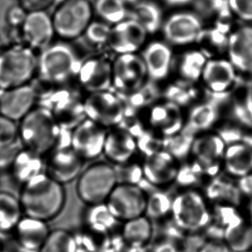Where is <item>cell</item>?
Instances as JSON below:
<instances>
[{"mask_svg": "<svg viewBox=\"0 0 252 252\" xmlns=\"http://www.w3.org/2000/svg\"><path fill=\"white\" fill-rule=\"evenodd\" d=\"M20 122L19 141L23 148L45 157L56 149L71 146V130L62 127L46 107H34Z\"/></svg>", "mask_w": 252, "mask_h": 252, "instance_id": "1", "label": "cell"}, {"mask_svg": "<svg viewBox=\"0 0 252 252\" xmlns=\"http://www.w3.org/2000/svg\"><path fill=\"white\" fill-rule=\"evenodd\" d=\"M18 197L25 215L49 222L63 212L66 191L64 185L42 172L22 185Z\"/></svg>", "mask_w": 252, "mask_h": 252, "instance_id": "2", "label": "cell"}, {"mask_svg": "<svg viewBox=\"0 0 252 252\" xmlns=\"http://www.w3.org/2000/svg\"><path fill=\"white\" fill-rule=\"evenodd\" d=\"M118 184L114 165L109 162L93 163L76 179V191L85 205L105 203Z\"/></svg>", "mask_w": 252, "mask_h": 252, "instance_id": "3", "label": "cell"}, {"mask_svg": "<svg viewBox=\"0 0 252 252\" xmlns=\"http://www.w3.org/2000/svg\"><path fill=\"white\" fill-rule=\"evenodd\" d=\"M37 65L34 51L29 47H14L0 53V90L30 83Z\"/></svg>", "mask_w": 252, "mask_h": 252, "instance_id": "4", "label": "cell"}, {"mask_svg": "<svg viewBox=\"0 0 252 252\" xmlns=\"http://www.w3.org/2000/svg\"><path fill=\"white\" fill-rule=\"evenodd\" d=\"M81 62L73 50L63 43L47 47L38 60L41 80L50 85H61L77 75Z\"/></svg>", "mask_w": 252, "mask_h": 252, "instance_id": "5", "label": "cell"}, {"mask_svg": "<svg viewBox=\"0 0 252 252\" xmlns=\"http://www.w3.org/2000/svg\"><path fill=\"white\" fill-rule=\"evenodd\" d=\"M39 100L40 106L48 109L64 129L72 130L87 119L85 98L74 90L67 88L51 90Z\"/></svg>", "mask_w": 252, "mask_h": 252, "instance_id": "6", "label": "cell"}, {"mask_svg": "<svg viewBox=\"0 0 252 252\" xmlns=\"http://www.w3.org/2000/svg\"><path fill=\"white\" fill-rule=\"evenodd\" d=\"M171 214L175 224L185 231H197L211 220L204 196L192 189L183 190L172 199Z\"/></svg>", "mask_w": 252, "mask_h": 252, "instance_id": "7", "label": "cell"}, {"mask_svg": "<svg viewBox=\"0 0 252 252\" xmlns=\"http://www.w3.org/2000/svg\"><path fill=\"white\" fill-rule=\"evenodd\" d=\"M94 7L89 0H65L60 2L52 18L55 34L75 39L85 33L92 22Z\"/></svg>", "mask_w": 252, "mask_h": 252, "instance_id": "8", "label": "cell"}, {"mask_svg": "<svg viewBox=\"0 0 252 252\" xmlns=\"http://www.w3.org/2000/svg\"><path fill=\"white\" fill-rule=\"evenodd\" d=\"M85 110L87 119L108 130L121 125L125 107L115 91L107 90L88 94L85 98Z\"/></svg>", "mask_w": 252, "mask_h": 252, "instance_id": "9", "label": "cell"}, {"mask_svg": "<svg viewBox=\"0 0 252 252\" xmlns=\"http://www.w3.org/2000/svg\"><path fill=\"white\" fill-rule=\"evenodd\" d=\"M147 196L140 185L118 184L105 203L116 220L123 222L145 215Z\"/></svg>", "mask_w": 252, "mask_h": 252, "instance_id": "10", "label": "cell"}, {"mask_svg": "<svg viewBox=\"0 0 252 252\" xmlns=\"http://www.w3.org/2000/svg\"><path fill=\"white\" fill-rule=\"evenodd\" d=\"M147 69L142 57L138 54H119L113 61L112 91L126 94L145 83Z\"/></svg>", "mask_w": 252, "mask_h": 252, "instance_id": "11", "label": "cell"}, {"mask_svg": "<svg viewBox=\"0 0 252 252\" xmlns=\"http://www.w3.org/2000/svg\"><path fill=\"white\" fill-rule=\"evenodd\" d=\"M76 76L88 94L112 90L113 61L104 55L93 56L81 62Z\"/></svg>", "mask_w": 252, "mask_h": 252, "instance_id": "12", "label": "cell"}, {"mask_svg": "<svg viewBox=\"0 0 252 252\" xmlns=\"http://www.w3.org/2000/svg\"><path fill=\"white\" fill-rule=\"evenodd\" d=\"M107 129L85 119L71 130V147L84 160L103 154Z\"/></svg>", "mask_w": 252, "mask_h": 252, "instance_id": "13", "label": "cell"}, {"mask_svg": "<svg viewBox=\"0 0 252 252\" xmlns=\"http://www.w3.org/2000/svg\"><path fill=\"white\" fill-rule=\"evenodd\" d=\"M45 173L62 185L76 180L83 170L85 160L70 147L56 149L48 155Z\"/></svg>", "mask_w": 252, "mask_h": 252, "instance_id": "14", "label": "cell"}, {"mask_svg": "<svg viewBox=\"0 0 252 252\" xmlns=\"http://www.w3.org/2000/svg\"><path fill=\"white\" fill-rule=\"evenodd\" d=\"M38 100L37 89L31 83L2 91L0 114L14 122H20L34 108Z\"/></svg>", "mask_w": 252, "mask_h": 252, "instance_id": "15", "label": "cell"}, {"mask_svg": "<svg viewBox=\"0 0 252 252\" xmlns=\"http://www.w3.org/2000/svg\"><path fill=\"white\" fill-rule=\"evenodd\" d=\"M177 160L164 150L147 156L141 163L144 181L154 188L170 185L178 177L180 166Z\"/></svg>", "mask_w": 252, "mask_h": 252, "instance_id": "16", "label": "cell"}, {"mask_svg": "<svg viewBox=\"0 0 252 252\" xmlns=\"http://www.w3.org/2000/svg\"><path fill=\"white\" fill-rule=\"evenodd\" d=\"M147 32L133 19H125L112 26L107 45L119 54H135L144 45Z\"/></svg>", "mask_w": 252, "mask_h": 252, "instance_id": "17", "label": "cell"}, {"mask_svg": "<svg viewBox=\"0 0 252 252\" xmlns=\"http://www.w3.org/2000/svg\"><path fill=\"white\" fill-rule=\"evenodd\" d=\"M20 27L26 46L33 51L46 48L55 34L52 18L46 11L28 12Z\"/></svg>", "mask_w": 252, "mask_h": 252, "instance_id": "18", "label": "cell"}, {"mask_svg": "<svg viewBox=\"0 0 252 252\" xmlns=\"http://www.w3.org/2000/svg\"><path fill=\"white\" fill-rule=\"evenodd\" d=\"M138 151L136 138L127 130L117 126L108 129L103 154L109 163L116 166L133 159Z\"/></svg>", "mask_w": 252, "mask_h": 252, "instance_id": "19", "label": "cell"}, {"mask_svg": "<svg viewBox=\"0 0 252 252\" xmlns=\"http://www.w3.org/2000/svg\"><path fill=\"white\" fill-rule=\"evenodd\" d=\"M225 147V141L220 135H206L194 140L191 152L205 175L218 173Z\"/></svg>", "mask_w": 252, "mask_h": 252, "instance_id": "20", "label": "cell"}, {"mask_svg": "<svg viewBox=\"0 0 252 252\" xmlns=\"http://www.w3.org/2000/svg\"><path fill=\"white\" fill-rule=\"evenodd\" d=\"M163 32L169 42L176 45H185L199 39L202 34V25L194 14L180 13L167 20Z\"/></svg>", "mask_w": 252, "mask_h": 252, "instance_id": "21", "label": "cell"}, {"mask_svg": "<svg viewBox=\"0 0 252 252\" xmlns=\"http://www.w3.org/2000/svg\"><path fill=\"white\" fill-rule=\"evenodd\" d=\"M221 166L231 178L244 179L252 176V146L249 143H231L225 147Z\"/></svg>", "mask_w": 252, "mask_h": 252, "instance_id": "22", "label": "cell"}, {"mask_svg": "<svg viewBox=\"0 0 252 252\" xmlns=\"http://www.w3.org/2000/svg\"><path fill=\"white\" fill-rule=\"evenodd\" d=\"M51 231L47 221L24 215L12 232L23 250L39 251Z\"/></svg>", "mask_w": 252, "mask_h": 252, "instance_id": "23", "label": "cell"}, {"mask_svg": "<svg viewBox=\"0 0 252 252\" xmlns=\"http://www.w3.org/2000/svg\"><path fill=\"white\" fill-rule=\"evenodd\" d=\"M228 45L230 62L234 67L252 73V27L241 28L232 33Z\"/></svg>", "mask_w": 252, "mask_h": 252, "instance_id": "24", "label": "cell"}, {"mask_svg": "<svg viewBox=\"0 0 252 252\" xmlns=\"http://www.w3.org/2000/svg\"><path fill=\"white\" fill-rule=\"evenodd\" d=\"M202 77L213 94H224L235 81V70L231 62L211 60L206 63Z\"/></svg>", "mask_w": 252, "mask_h": 252, "instance_id": "25", "label": "cell"}, {"mask_svg": "<svg viewBox=\"0 0 252 252\" xmlns=\"http://www.w3.org/2000/svg\"><path fill=\"white\" fill-rule=\"evenodd\" d=\"M147 69V76L152 82L161 80L167 76L172 61V52L162 42L150 44L142 57Z\"/></svg>", "mask_w": 252, "mask_h": 252, "instance_id": "26", "label": "cell"}, {"mask_svg": "<svg viewBox=\"0 0 252 252\" xmlns=\"http://www.w3.org/2000/svg\"><path fill=\"white\" fill-rule=\"evenodd\" d=\"M45 157L27 149L22 148L11 165L13 178L21 185L45 172Z\"/></svg>", "mask_w": 252, "mask_h": 252, "instance_id": "27", "label": "cell"}, {"mask_svg": "<svg viewBox=\"0 0 252 252\" xmlns=\"http://www.w3.org/2000/svg\"><path fill=\"white\" fill-rule=\"evenodd\" d=\"M214 95L215 97L212 99L193 109L188 123L183 128V130L194 135L199 131L208 129L215 123L218 117L220 104L226 98L227 94H214Z\"/></svg>", "mask_w": 252, "mask_h": 252, "instance_id": "28", "label": "cell"}, {"mask_svg": "<svg viewBox=\"0 0 252 252\" xmlns=\"http://www.w3.org/2000/svg\"><path fill=\"white\" fill-rule=\"evenodd\" d=\"M153 234V222L145 215L122 222L121 238L128 247L145 248Z\"/></svg>", "mask_w": 252, "mask_h": 252, "instance_id": "29", "label": "cell"}, {"mask_svg": "<svg viewBox=\"0 0 252 252\" xmlns=\"http://www.w3.org/2000/svg\"><path fill=\"white\" fill-rule=\"evenodd\" d=\"M150 122L153 126L159 128L166 137L182 130V116L179 106L170 101L155 106L150 112Z\"/></svg>", "mask_w": 252, "mask_h": 252, "instance_id": "30", "label": "cell"}, {"mask_svg": "<svg viewBox=\"0 0 252 252\" xmlns=\"http://www.w3.org/2000/svg\"><path fill=\"white\" fill-rule=\"evenodd\" d=\"M224 241L230 250L246 252L252 249V220L236 217L224 230Z\"/></svg>", "mask_w": 252, "mask_h": 252, "instance_id": "31", "label": "cell"}, {"mask_svg": "<svg viewBox=\"0 0 252 252\" xmlns=\"http://www.w3.org/2000/svg\"><path fill=\"white\" fill-rule=\"evenodd\" d=\"M83 221L85 228L101 234H110L119 222L105 203L87 205L83 213Z\"/></svg>", "mask_w": 252, "mask_h": 252, "instance_id": "32", "label": "cell"}, {"mask_svg": "<svg viewBox=\"0 0 252 252\" xmlns=\"http://www.w3.org/2000/svg\"><path fill=\"white\" fill-rule=\"evenodd\" d=\"M23 215L19 197L9 191H0V233L12 232Z\"/></svg>", "mask_w": 252, "mask_h": 252, "instance_id": "33", "label": "cell"}, {"mask_svg": "<svg viewBox=\"0 0 252 252\" xmlns=\"http://www.w3.org/2000/svg\"><path fill=\"white\" fill-rule=\"evenodd\" d=\"M128 17L138 22L148 33H155L161 23L160 10L156 4L148 1L140 0L133 5Z\"/></svg>", "mask_w": 252, "mask_h": 252, "instance_id": "34", "label": "cell"}, {"mask_svg": "<svg viewBox=\"0 0 252 252\" xmlns=\"http://www.w3.org/2000/svg\"><path fill=\"white\" fill-rule=\"evenodd\" d=\"M158 94V89L154 82H148L129 94H117L123 101L125 108L138 112L153 104L157 99Z\"/></svg>", "mask_w": 252, "mask_h": 252, "instance_id": "35", "label": "cell"}, {"mask_svg": "<svg viewBox=\"0 0 252 252\" xmlns=\"http://www.w3.org/2000/svg\"><path fill=\"white\" fill-rule=\"evenodd\" d=\"M79 244L73 233L64 228L51 230L39 252H77Z\"/></svg>", "mask_w": 252, "mask_h": 252, "instance_id": "36", "label": "cell"}, {"mask_svg": "<svg viewBox=\"0 0 252 252\" xmlns=\"http://www.w3.org/2000/svg\"><path fill=\"white\" fill-rule=\"evenodd\" d=\"M94 9L104 23L110 26L127 18V8L123 0H95Z\"/></svg>", "mask_w": 252, "mask_h": 252, "instance_id": "37", "label": "cell"}, {"mask_svg": "<svg viewBox=\"0 0 252 252\" xmlns=\"http://www.w3.org/2000/svg\"><path fill=\"white\" fill-rule=\"evenodd\" d=\"M194 140V135L182 129L178 133L165 137L163 140V150L179 160L185 158L191 151Z\"/></svg>", "mask_w": 252, "mask_h": 252, "instance_id": "38", "label": "cell"}, {"mask_svg": "<svg viewBox=\"0 0 252 252\" xmlns=\"http://www.w3.org/2000/svg\"><path fill=\"white\" fill-rule=\"evenodd\" d=\"M206 63V57L202 53L198 51L188 53L186 54L181 63V75L187 80H197L202 76Z\"/></svg>", "mask_w": 252, "mask_h": 252, "instance_id": "39", "label": "cell"}, {"mask_svg": "<svg viewBox=\"0 0 252 252\" xmlns=\"http://www.w3.org/2000/svg\"><path fill=\"white\" fill-rule=\"evenodd\" d=\"M145 215L150 220L160 219L171 213L172 201L169 196L161 191H153L147 194Z\"/></svg>", "mask_w": 252, "mask_h": 252, "instance_id": "40", "label": "cell"}, {"mask_svg": "<svg viewBox=\"0 0 252 252\" xmlns=\"http://www.w3.org/2000/svg\"><path fill=\"white\" fill-rule=\"evenodd\" d=\"M115 166L118 184H136L138 185L144 180L142 165L134 161L133 159Z\"/></svg>", "mask_w": 252, "mask_h": 252, "instance_id": "41", "label": "cell"}, {"mask_svg": "<svg viewBox=\"0 0 252 252\" xmlns=\"http://www.w3.org/2000/svg\"><path fill=\"white\" fill-rule=\"evenodd\" d=\"M195 90L187 83H177L171 85L166 91V97L168 101L177 105L188 104L196 96Z\"/></svg>", "mask_w": 252, "mask_h": 252, "instance_id": "42", "label": "cell"}, {"mask_svg": "<svg viewBox=\"0 0 252 252\" xmlns=\"http://www.w3.org/2000/svg\"><path fill=\"white\" fill-rule=\"evenodd\" d=\"M112 26L104 22H91L87 28L85 35L94 45H107Z\"/></svg>", "mask_w": 252, "mask_h": 252, "instance_id": "43", "label": "cell"}, {"mask_svg": "<svg viewBox=\"0 0 252 252\" xmlns=\"http://www.w3.org/2000/svg\"><path fill=\"white\" fill-rule=\"evenodd\" d=\"M19 140V127L16 122L0 114V147L11 145Z\"/></svg>", "mask_w": 252, "mask_h": 252, "instance_id": "44", "label": "cell"}, {"mask_svg": "<svg viewBox=\"0 0 252 252\" xmlns=\"http://www.w3.org/2000/svg\"><path fill=\"white\" fill-rule=\"evenodd\" d=\"M137 148L145 157L163 150V140L144 131L136 138Z\"/></svg>", "mask_w": 252, "mask_h": 252, "instance_id": "45", "label": "cell"}, {"mask_svg": "<svg viewBox=\"0 0 252 252\" xmlns=\"http://www.w3.org/2000/svg\"><path fill=\"white\" fill-rule=\"evenodd\" d=\"M228 8L239 18L252 21V0H227Z\"/></svg>", "mask_w": 252, "mask_h": 252, "instance_id": "46", "label": "cell"}, {"mask_svg": "<svg viewBox=\"0 0 252 252\" xmlns=\"http://www.w3.org/2000/svg\"><path fill=\"white\" fill-rule=\"evenodd\" d=\"M22 148L23 146L19 140L11 145L0 147V170L11 169L17 153Z\"/></svg>", "mask_w": 252, "mask_h": 252, "instance_id": "47", "label": "cell"}, {"mask_svg": "<svg viewBox=\"0 0 252 252\" xmlns=\"http://www.w3.org/2000/svg\"><path fill=\"white\" fill-rule=\"evenodd\" d=\"M199 252H230L229 247L223 239H209L205 240L198 248Z\"/></svg>", "mask_w": 252, "mask_h": 252, "instance_id": "48", "label": "cell"}, {"mask_svg": "<svg viewBox=\"0 0 252 252\" xmlns=\"http://www.w3.org/2000/svg\"><path fill=\"white\" fill-rule=\"evenodd\" d=\"M57 0H18L20 6L27 12L32 11H46Z\"/></svg>", "mask_w": 252, "mask_h": 252, "instance_id": "49", "label": "cell"}, {"mask_svg": "<svg viewBox=\"0 0 252 252\" xmlns=\"http://www.w3.org/2000/svg\"><path fill=\"white\" fill-rule=\"evenodd\" d=\"M28 12L20 5L10 8L8 13V20L13 26H21L27 16Z\"/></svg>", "mask_w": 252, "mask_h": 252, "instance_id": "50", "label": "cell"}, {"mask_svg": "<svg viewBox=\"0 0 252 252\" xmlns=\"http://www.w3.org/2000/svg\"><path fill=\"white\" fill-rule=\"evenodd\" d=\"M246 112L248 117L252 120V79L248 84L246 89Z\"/></svg>", "mask_w": 252, "mask_h": 252, "instance_id": "51", "label": "cell"}, {"mask_svg": "<svg viewBox=\"0 0 252 252\" xmlns=\"http://www.w3.org/2000/svg\"><path fill=\"white\" fill-rule=\"evenodd\" d=\"M178 248L169 241H163L158 244L152 252H178Z\"/></svg>", "mask_w": 252, "mask_h": 252, "instance_id": "52", "label": "cell"}, {"mask_svg": "<svg viewBox=\"0 0 252 252\" xmlns=\"http://www.w3.org/2000/svg\"><path fill=\"white\" fill-rule=\"evenodd\" d=\"M178 252H199L198 249H196L194 246H187L178 249Z\"/></svg>", "mask_w": 252, "mask_h": 252, "instance_id": "53", "label": "cell"}, {"mask_svg": "<svg viewBox=\"0 0 252 252\" xmlns=\"http://www.w3.org/2000/svg\"><path fill=\"white\" fill-rule=\"evenodd\" d=\"M169 4L172 5H181V4H185L188 2L190 0H165Z\"/></svg>", "mask_w": 252, "mask_h": 252, "instance_id": "54", "label": "cell"}, {"mask_svg": "<svg viewBox=\"0 0 252 252\" xmlns=\"http://www.w3.org/2000/svg\"><path fill=\"white\" fill-rule=\"evenodd\" d=\"M140 0H123V2H125V4L130 3L132 4V5H135L137 2H139Z\"/></svg>", "mask_w": 252, "mask_h": 252, "instance_id": "55", "label": "cell"}, {"mask_svg": "<svg viewBox=\"0 0 252 252\" xmlns=\"http://www.w3.org/2000/svg\"><path fill=\"white\" fill-rule=\"evenodd\" d=\"M3 251V243H2V239L0 237V252H2Z\"/></svg>", "mask_w": 252, "mask_h": 252, "instance_id": "56", "label": "cell"}, {"mask_svg": "<svg viewBox=\"0 0 252 252\" xmlns=\"http://www.w3.org/2000/svg\"><path fill=\"white\" fill-rule=\"evenodd\" d=\"M22 252H39V251L35 250H23Z\"/></svg>", "mask_w": 252, "mask_h": 252, "instance_id": "57", "label": "cell"}, {"mask_svg": "<svg viewBox=\"0 0 252 252\" xmlns=\"http://www.w3.org/2000/svg\"><path fill=\"white\" fill-rule=\"evenodd\" d=\"M57 1H60V2H63V1H65V0H57Z\"/></svg>", "mask_w": 252, "mask_h": 252, "instance_id": "58", "label": "cell"}, {"mask_svg": "<svg viewBox=\"0 0 252 252\" xmlns=\"http://www.w3.org/2000/svg\"><path fill=\"white\" fill-rule=\"evenodd\" d=\"M1 93H2V91H1V90H0V95H1Z\"/></svg>", "mask_w": 252, "mask_h": 252, "instance_id": "59", "label": "cell"}, {"mask_svg": "<svg viewBox=\"0 0 252 252\" xmlns=\"http://www.w3.org/2000/svg\"><path fill=\"white\" fill-rule=\"evenodd\" d=\"M249 144H251V145H252V144H251V143H249Z\"/></svg>", "mask_w": 252, "mask_h": 252, "instance_id": "60", "label": "cell"}, {"mask_svg": "<svg viewBox=\"0 0 252 252\" xmlns=\"http://www.w3.org/2000/svg\"></svg>", "mask_w": 252, "mask_h": 252, "instance_id": "61", "label": "cell"}]
</instances>
